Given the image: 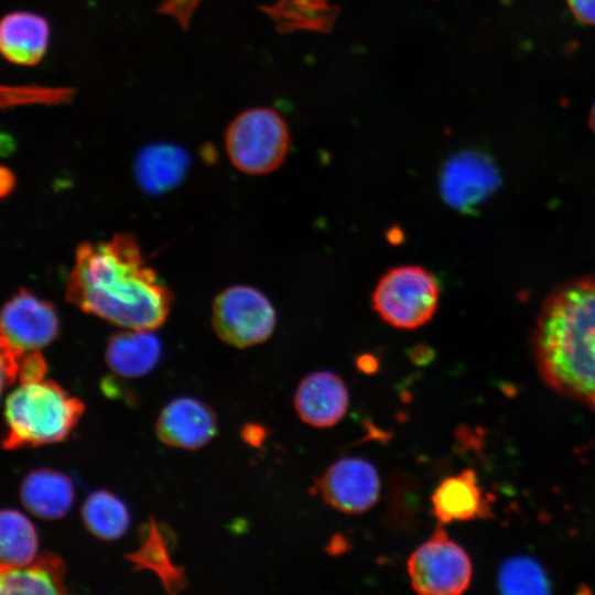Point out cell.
<instances>
[{
  "label": "cell",
  "mask_w": 595,
  "mask_h": 595,
  "mask_svg": "<svg viewBox=\"0 0 595 595\" xmlns=\"http://www.w3.org/2000/svg\"><path fill=\"white\" fill-rule=\"evenodd\" d=\"M499 171L484 152L465 149L444 163L440 176V191L452 208L468 213L474 210L498 188Z\"/></svg>",
  "instance_id": "obj_8"
},
{
  "label": "cell",
  "mask_w": 595,
  "mask_h": 595,
  "mask_svg": "<svg viewBox=\"0 0 595 595\" xmlns=\"http://www.w3.org/2000/svg\"><path fill=\"white\" fill-rule=\"evenodd\" d=\"M82 519L91 534L107 541L119 539L129 527L126 505L107 490L87 497L82 507Z\"/></svg>",
  "instance_id": "obj_21"
},
{
  "label": "cell",
  "mask_w": 595,
  "mask_h": 595,
  "mask_svg": "<svg viewBox=\"0 0 595 595\" xmlns=\"http://www.w3.org/2000/svg\"><path fill=\"white\" fill-rule=\"evenodd\" d=\"M356 366L360 371L370 375L378 370L379 361L375 356L364 354L357 358Z\"/></svg>",
  "instance_id": "obj_29"
},
{
  "label": "cell",
  "mask_w": 595,
  "mask_h": 595,
  "mask_svg": "<svg viewBox=\"0 0 595 595\" xmlns=\"http://www.w3.org/2000/svg\"><path fill=\"white\" fill-rule=\"evenodd\" d=\"M65 296L87 314L121 327L148 331L164 323L173 301L130 234L80 244Z\"/></svg>",
  "instance_id": "obj_1"
},
{
  "label": "cell",
  "mask_w": 595,
  "mask_h": 595,
  "mask_svg": "<svg viewBox=\"0 0 595 595\" xmlns=\"http://www.w3.org/2000/svg\"><path fill=\"white\" fill-rule=\"evenodd\" d=\"M15 178L12 174V172L2 166L1 167V195H7L14 186Z\"/></svg>",
  "instance_id": "obj_30"
},
{
  "label": "cell",
  "mask_w": 595,
  "mask_h": 595,
  "mask_svg": "<svg viewBox=\"0 0 595 595\" xmlns=\"http://www.w3.org/2000/svg\"><path fill=\"white\" fill-rule=\"evenodd\" d=\"M225 145L231 163L241 172L262 175L284 161L290 134L283 118L269 108H252L239 113L229 125Z\"/></svg>",
  "instance_id": "obj_5"
},
{
  "label": "cell",
  "mask_w": 595,
  "mask_h": 595,
  "mask_svg": "<svg viewBox=\"0 0 595 595\" xmlns=\"http://www.w3.org/2000/svg\"><path fill=\"white\" fill-rule=\"evenodd\" d=\"M391 236L394 237L393 240L391 241V242H393V244H397V242L401 241V239H402V237H403L402 232H401V231H398L397 228H394L393 230H390V231H389L388 237H391Z\"/></svg>",
  "instance_id": "obj_31"
},
{
  "label": "cell",
  "mask_w": 595,
  "mask_h": 595,
  "mask_svg": "<svg viewBox=\"0 0 595 595\" xmlns=\"http://www.w3.org/2000/svg\"><path fill=\"white\" fill-rule=\"evenodd\" d=\"M241 435L246 443L260 446L266 439V430L261 425L250 423L242 429Z\"/></svg>",
  "instance_id": "obj_28"
},
{
  "label": "cell",
  "mask_w": 595,
  "mask_h": 595,
  "mask_svg": "<svg viewBox=\"0 0 595 595\" xmlns=\"http://www.w3.org/2000/svg\"><path fill=\"white\" fill-rule=\"evenodd\" d=\"M37 545V533L32 522L20 511L2 510L0 515L1 567L29 564L36 556Z\"/></svg>",
  "instance_id": "obj_20"
},
{
  "label": "cell",
  "mask_w": 595,
  "mask_h": 595,
  "mask_svg": "<svg viewBox=\"0 0 595 595\" xmlns=\"http://www.w3.org/2000/svg\"><path fill=\"white\" fill-rule=\"evenodd\" d=\"M23 506L34 516L54 520L62 518L74 501V486L64 474L36 469L28 474L20 486Z\"/></svg>",
  "instance_id": "obj_17"
},
{
  "label": "cell",
  "mask_w": 595,
  "mask_h": 595,
  "mask_svg": "<svg viewBox=\"0 0 595 595\" xmlns=\"http://www.w3.org/2000/svg\"><path fill=\"white\" fill-rule=\"evenodd\" d=\"M142 543L127 559L136 569L149 570L158 575L165 589L175 594L185 587L184 571L173 563L167 532L150 519Z\"/></svg>",
  "instance_id": "obj_19"
},
{
  "label": "cell",
  "mask_w": 595,
  "mask_h": 595,
  "mask_svg": "<svg viewBox=\"0 0 595 595\" xmlns=\"http://www.w3.org/2000/svg\"><path fill=\"white\" fill-rule=\"evenodd\" d=\"M264 11L282 31H326L335 19L328 0H277Z\"/></svg>",
  "instance_id": "obj_22"
},
{
  "label": "cell",
  "mask_w": 595,
  "mask_h": 595,
  "mask_svg": "<svg viewBox=\"0 0 595 595\" xmlns=\"http://www.w3.org/2000/svg\"><path fill=\"white\" fill-rule=\"evenodd\" d=\"M1 383L2 390L7 387L13 385L18 380L19 366L22 355L25 351H22L6 339L1 338Z\"/></svg>",
  "instance_id": "obj_26"
},
{
  "label": "cell",
  "mask_w": 595,
  "mask_h": 595,
  "mask_svg": "<svg viewBox=\"0 0 595 595\" xmlns=\"http://www.w3.org/2000/svg\"><path fill=\"white\" fill-rule=\"evenodd\" d=\"M2 595H60L66 593L65 565L62 559L45 552L21 566L1 567Z\"/></svg>",
  "instance_id": "obj_16"
},
{
  "label": "cell",
  "mask_w": 595,
  "mask_h": 595,
  "mask_svg": "<svg viewBox=\"0 0 595 595\" xmlns=\"http://www.w3.org/2000/svg\"><path fill=\"white\" fill-rule=\"evenodd\" d=\"M161 356L159 338L148 329L113 334L106 346L105 359L117 375L137 378L150 372Z\"/></svg>",
  "instance_id": "obj_18"
},
{
  "label": "cell",
  "mask_w": 595,
  "mask_h": 595,
  "mask_svg": "<svg viewBox=\"0 0 595 595\" xmlns=\"http://www.w3.org/2000/svg\"><path fill=\"white\" fill-rule=\"evenodd\" d=\"M324 501L346 513L370 509L379 498L380 480L376 468L363 458H343L331 465L320 479Z\"/></svg>",
  "instance_id": "obj_10"
},
{
  "label": "cell",
  "mask_w": 595,
  "mask_h": 595,
  "mask_svg": "<svg viewBox=\"0 0 595 595\" xmlns=\"http://www.w3.org/2000/svg\"><path fill=\"white\" fill-rule=\"evenodd\" d=\"M58 333L54 306L28 290H20L1 311V338L22 351L39 350Z\"/></svg>",
  "instance_id": "obj_9"
},
{
  "label": "cell",
  "mask_w": 595,
  "mask_h": 595,
  "mask_svg": "<svg viewBox=\"0 0 595 595\" xmlns=\"http://www.w3.org/2000/svg\"><path fill=\"white\" fill-rule=\"evenodd\" d=\"M156 434L169 446L195 450L208 443L217 432L214 411L190 397L166 404L156 421Z\"/></svg>",
  "instance_id": "obj_11"
},
{
  "label": "cell",
  "mask_w": 595,
  "mask_h": 595,
  "mask_svg": "<svg viewBox=\"0 0 595 595\" xmlns=\"http://www.w3.org/2000/svg\"><path fill=\"white\" fill-rule=\"evenodd\" d=\"M47 365L39 350L25 351L20 360L18 379L21 385L42 381Z\"/></svg>",
  "instance_id": "obj_25"
},
{
  "label": "cell",
  "mask_w": 595,
  "mask_h": 595,
  "mask_svg": "<svg viewBox=\"0 0 595 595\" xmlns=\"http://www.w3.org/2000/svg\"><path fill=\"white\" fill-rule=\"evenodd\" d=\"M407 565L413 589L423 595H458L472 580L468 554L442 526L410 555Z\"/></svg>",
  "instance_id": "obj_7"
},
{
  "label": "cell",
  "mask_w": 595,
  "mask_h": 595,
  "mask_svg": "<svg viewBox=\"0 0 595 595\" xmlns=\"http://www.w3.org/2000/svg\"><path fill=\"white\" fill-rule=\"evenodd\" d=\"M348 403L345 382L326 370L304 377L294 397V408L300 419L315 428L335 425L345 415Z\"/></svg>",
  "instance_id": "obj_12"
},
{
  "label": "cell",
  "mask_w": 595,
  "mask_h": 595,
  "mask_svg": "<svg viewBox=\"0 0 595 595\" xmlns=\"http://www.w3.org/2000/svg\"><path fill=\"white\" fill-rule=\"evenodd\" d=\"M499 583L505 593H545L549 586L542 569L523 558L504 564Z\"/></svg>",
  "instance_id": "obj_23"
},
{
  "label": "cell",
  "mask_w": 595,
  "mask_h": 595,
  "mask_svg": "<svg viewBox=\"0 0 595 595\" xmlns=\"http://www.w3.org/2000/svg\"><path fill=\"white\" fill-rule=\"evenodd\" d=\"M50 34V24L43 15L30 11L10 12L0 23L2 56L14 65H36L47 51Z\"/></svg>",
  "instance_id": "obj_13"
},
{
  "label": "cell",
  "mask_w": 595,
  "mask_h": 595,
  "mask_svg": "<svg viewBox=\"0 0 595 595\" xmlns=\"http://www.w3.org/2000/svg\"><path fill=\"white\" fill-rule=\"evenodd\" d=\"M532 349L544 382L595 412V273L570 280L545 298Z\"/></svg>",
  "instance_id": "obj_2"
},
{
  "label": "cell",
  "mask_w": 595,
  "mask_h": 595,
  "mask_svg": "<svg viewBox=\"0 0 595 595\" xmlns=\"http://www.w3.org/2000/svg\"><path fill=\"white\" fill-rule=\"evenodd\" d=\"M73 95L69 88H53L41 86H9L2 88V106L29 104H62L69 101Z\"/></svg>",
  "instance_id": "obj_24"
},
{
  "label": "cell",
  "mask_w": 595,
  "mask_h": 595,
  "mask_svg": "<svg viewBox=\"0 0 595 595\" xmlns=\"http://www.w3.org/2000/svg\"><path fill=\"white\" fill-rule=\"evenodd\" d=\"M188 165L190 156L183 148L160 142L141 149L134 161V174L144 192L158 195L176 187Z\"/></svg>",
  "instance_id": "obj_15"
},
{
  "label": "cell",
  "mask_w": 595,
  "mask_h": 595,
  "mask_svg": "<svg viewBox=\"0 0 595 595\" xmlns=\"http://www.w3.org/2000/svg\"><path fill=\"white\" fill-rule=\"evenodd\" d=\"M432 506L440 524L469 521L489 515L487 499L472 469L444 478L432 495Z\"/></svg>",
  "instance_id": "obj_14"
},
{
  "label": "cell",
  "mask_w": 595,
  "mask_h": 595,
  "mask_svg": "<svg viewBox=\"0 0 595 595\" xmlns=\"http://www.w3.org/2000/svg\"><path fill=\"white\" fill-rule=\"evenodd\" d=\"M440 285L432 272L418 264L391 268L378 281L372 309L392 327L415 329L429 323L437 311Z\"/></svg>",
  "instance_id": "obj_4"
},
{
  "label": "cell",
  "mask_w": 595,
  "mask_h": 595,
  "mask_svg": "<svg viewBox=\"0 0 595 595\" xmlns=\"http://www.w3.org/2000/svg\"><path fill=\"white\" fill-rule=\"evenodd\" d=\"M277 323L275 310L258 289L235 285L221 291L212 307V326L216 335L236 348L266 342Z\"/></svg>",
  "instance_id": "obj_6"
},
{
  "label": "cell",
  "mask_w": 595,
  "mask_h": 595,
  "mask_svg": "<svg viewBox=\"0 0 595 595\" xmlns=\"http://www.w3.org/2000/svg\"><path fill=\"white\" fill-rule=\"evenodd\" d=\"M84 411V403L54 381L23 383L6 399L2 446L17 450L61 442Z\"/></svg>",
  "instance_id": "obj_3"
},
{
  "label": "cell",
  "mask_w": 595,
  "mask_h": 595,
  "mask_svg": "<svg viewBox=\"0 0 595 595\" xmlns=\"http://www.w3.org/2000/svg\"><path fill=\"white\" fill-rule=\"evenodd\" d=\"M566 3L575 20L595 25V0H566Z\"/></svg>",
  "instance_id": "obj_27"
},
{
  "label": "cell",
  "mask_w": 595,
  "mask_h": 595,
  "mask_svg": "<svg viewBox=\"0 0 595 595\" xmlns=\"http://www.w3.org/2000/svg\"><path fill=\"white\" fill-rule=\"evenodd\" d=\"M588 123L592 131L595 133V102L592 106L591 111H589Z\"/></svg>",
  "instance_id": "obj_32"
}]
</instances>
